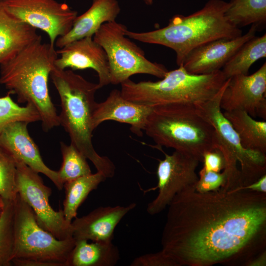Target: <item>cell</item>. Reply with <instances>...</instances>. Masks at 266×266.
<instances>
[{
	"label": "cell",
	"mask_w": 266,
	"mask_h": 266,
	"mask_svg": "<svg viewBox=\"0 0 266 266\" xmlns=\"http://www.w3.org/2000/svg\"><path fill=\"white\" fill-rule=\"evenodd\" d=\"M16 172L15 160L0 146V198L3 200H14L17 196Z\"/></svg>",
	"instance_id": "obj_29"
},
{
	"label": "cell",
	"mask_w": 266,
	"mask_h": 266,
	"mask_svg": "<svg viewBox=\"0 0 266 266\" xmlns=\"http://www.w3.org/2000/svg\"><path fill=\"white\" fill-rule=\"evenodd\" d=\"M144 131L157 148H171L200 162L203 154L214 148L216 138L213 126L190 103L153 107Z\"/></svg>",
	"instance_id": "obj_5"
},
{
	"label": "cell",
	"mask_w": 266,
	"mask_h": 266,
	"mask_svg": "<svg viewBox=\"0 0 266 266\" xmlns=\"http://www.w3.org/2000/svg\"><path fill=\"white\" fill-rule=\"evenodd\" d=\"M75 240L66 266H114L120 260L118 248L112 241Z\"/></svg>",
	"instance_id": "obj_21"
},
{
	"label": "cell",
	"mask_w": 266,
	"mask_h": 266,
	"mask_svg": "<svg viewBox=\"0 0 266 266\" xmlns=\"http://www.w3.org/2000/svg\"><path fill=\"white\" fill-rule=\"evenodd\" d=\"M227 78L221 70L207 74L188 72L182 66L168 71L161 80L121 83V93L133 103L153 107L172 103L196 104L214 97Z\"/></svg>",
	"instance_id": "obj_6"
},
{
	"label": "cell",
	"mask_w": 266,
	"mask_h": 266,
	"mask_svg": "<svg viewBox=\"0 0 266 266\" xmlns=\"http://www.w3.org/2000/svg\"><path fill=\"white\" fill-rule=\"evenodd\" d=\"M225 83L212 98L195 104L200 114L214 127L216 132L214 147L224 155L226 174L225 186H246L266 174V154L244 148L236 132L224 116L220 101Z\"/></svg>",
	"instance_id": "obj_7"
},
{
	"label": "cell",
	"mask_w": 266,
	"mask_h": 266,
	"mask_svg": "<svg viewBox=\"0 0 266 266\" xmlns=\"http://www.w3.org/2000/svg\"><path fill=\"white\" fill-rule=\"evenodd\" d=\"M152 108L128 100L120 91L114 89L104 101L97 103L93 112V126L95 129L103 122L113 120L130 125L132 132L141 136Z\"/></svg>",
	"instance_id": "obj_18"
},
{
	"label": "cell",
	"mask_w": 266,
	"mask_h": 266,
	"mask_svg": "<svg viewBox=\"0 0 266 266\" xmlns=\"http://www.w3.org/2000/svg\"><path fill=\"white\" fill-rule=\"evenodd\" d=\"M63 162L57 171L61 182H65L92 173L87 159L74 145L60 142Z\"/></svg>",
	"instance_id": "obj_26"
},
{
	"label": "cell",
	"mask_w": 266,
	"mask_h": 266,
	"mask_svg": "<svg viewBox=\"0 0 266 266\" xmlns=\"http://www.w3.org/2000/svg\"><path fill=\"white\" fill-rule=\"evenodd\" d=\"M203 166L205 170L220 172L226 166L225 160L221 151L216 147L205 152L202 157Z\"/></svg>",
	"instance_id": "obj_32"
},
{
	"label": "cell",
	"mask_w": 266,
	"mask_h": 266,
	"mask_svg": "<svg viewBox=\"0 0 266 266\" xmlns=\"http://www.w3.org/2000/svg\"><path fill=\"white\" fill-rule=\"evenodd\" d=\"M120 10L117 0H93L90 7L76 17L69 32L56 39V46L60 48L72 41L93 36L103 24L116 21Z\"/></svg>",
	"instance_id": "obj_19"
},
{
	"label": "cell",
	"mask_w": 266,
	"mask_h": 266,
	"mask_svg": "<svg viewBox=\"0 0 266 266\" xmlns=\"http://www.w3.org/2000/svg\"><path fill=\"white\" fill-rule=\"evenodd\" d=\"M8 92L4 97H0V134L10 124L16 122L28 123L40 121V115L35 107L27 103L21 106L12 99Z\"/></svg>",
	"instance_id": "obj_28"
},
{
	"label": "cell",
	"mask_w": 266,
	"mask_h": 266,
	"mask_svg": "<svg viewBox=\"0 0 266 266\" xmlns=\"http://www.w3.org/2000/svg\"><path fill=\"white\" fill-rule=\"evenodd\" d=\"M131 266H177L175 262L162 250L146 254L134 259Z\"/></svg>",
	"instance_id": "obj_31"
},
{
	"label": "cell",
	"mask_w": 266,
	"mask_h": 266,
	"mask_svg": "<svg viewBox=\"0 0 266 266\" xmlns=\"http://www.w3.org/2000/svg\"><path fill=\"white\" fill-rule=\"evenodd\" d=\"M266 63L251 75L227 79L220 101L225 111L243 110L253 118L266 119Z\"/></svg>",
	"instance_id": "obj_13"
},
{
	"label": "cell",
	"mask_w": 266,
	"mask_h": 266,
	"mask_svg": "<svg viewBox=\"0 0 266 266\" xmlns=\"http://www.w3.org/2000/svg\"><path fill=\"white\" fill-rule=\"evenodd\" d=\"M15 162L17 193L32 208L38 224L58 239L72 237L71 223L66 221L63 209L56 211L49 203L51 188L38 173L20 160Z\"/></svg>",
	"instance_id": "obj_10"
},
{
	"label": "cell",
	"mask_w": 266,
	"mask_h": 266,
	"mask_svg": "<svg viewBox=\"0 0 266 266\" xmlns=\"http://www.w3.org/2000/svg\"><path fill=\"white\" fill-rule=\"evenodd\" d=\"M195 187L167 206L162 250L177 266H245L266 250V193Z\"/></svg>",
	"instance_id": "obj_1"
},
{
	"label": "cell",
	"mask_w": 266,
	"mask_h": 266,
	"mask_svg": "<svg viewBox=\"0 0 266 266\" xmlns=\"http://www.w3.org/2000/svg\"><path fill=\"white\" fill-rule=\"evenodd\" d=\"M238 189H247L258 193H266V174L263 175L258 180L250 184Z\"/></svg>",
	"instance_id": "obj_33"
},
{
	"label": "cell",
	"mask_w": 266,
	"mask_h": 266,
	"mask_svg": "<svg viewBox=\"0 0 266 266\" xmlns=\"http://www.w3.org/2000/svg\"><path fill=\"white\" fill-rule=\"evenodd\" d=\"M93 36L72 41L56 50L60 56L55 61L56 68H70L72 70L91 68L99 77L100 88L110 84L108 61L103 48L96 42Z\"/></svg>",
	"instance_id": "obj_14"
},
{
	"label": "cell",
	"mask_w": 266,
	"mask_h": 266,
	"mask_svg": "<svg viewBox=\"0 0 266 266\" xmlns=\"http://www.w3.org/2000/svg\"><path fill=\"white\" fill-rule=\"evenodd\" d=\"M223 113L236 132L244 148L266 154L265 121H257L243 110Z\"/></svg>",
	"instance_id": "obj_22"
},
{
	"label": "cell",
	"mask_w": 266,
	"mask_h": 266,
	"mask_svg": "<svg viewBox=\"0 0 266 266\" xmlns=\"http://www.w3.org/2000/svg\"><path fill=\"white\" fill-rule=\"evenodd\" d=\"M50 76L60 99V125L68 134L70 143L93 164L97 171L106 178L113 177L115 165L107 157L99 155L92 143L93 115L97 103L95 96L100 89L98 84L70 69L55 68Z\"/></svg>",
	"instance_id": "obj_3"
},
{
	"label": "cell",
	"mask_w": 266,
	"mask_h": 266,
	"mask_svg": "<svg viewBox=\"0 0 266 266\" xmlns=\"http://www.w3.org/2000/svg\"><path fill=\"white\" fill-rule=\"evenodd\" d=\"M164 154L157 170L158 182L155 188L159 189L158 194L146 208L151 215L162 212L178 193L196 186L199 179L196 169L200 162L197 159L177 150L171 155Z\"/></svg>",
	"instance_id": "obj_12"
},
{
	"label": "cell",
	"mask_w": 266,
	"mask_h": 266,
	"mask_svg": "<svg viewBox=\"0 0 266 266\" xmlns=\"http://www.w3.org/2000/svg\"><path fill=\"white\" fill-rule=\"evenodd\" d=\"M3 200L0 214V266L12 264L14 247V200Z\"/></svg>",
	"instance_id": "obj_27"
},
{
	"label": "cell",
	"mask_w": 266,
	"mask_h": 266,
	"mask_svg": "<svg viewBox=\"0 0 266 266\" xmlns=\"http://www.w3.org/2000/svg\"><path fill=\"white\" fill-rule=\"evenodd\" d=\"M106 178L101 173L81 176L65 182V198L63 202V213L66 221L71 224L76 217L79 206L87 198L89 194L96 189L99 185Z\"/></svg>",
	"instance_id": "obj_23"
},
{
	"label": "cell",
	"mask_w": 266,
	"mask_h": 266,
	"mask_svg": "<svg viewBox=\"0 0 266 266\" xmlns=\"http://www.w3.org/2000/svg\"><path fill=\"white\" fill-rule=\"evenodd\" d=\"M75 243L73 236L60 240L42 229L32 208L17 194L14 203L12 264L17 266H66Z\"/></svg>",
	"instance_id": "obj_8"
},
{
	"label": "cell",
	"mask_w": 266,
	"mask_h": 266,
	"mask_svg": "<svg viewBox=\"0 0 266 266\" xmlns=\"http://www.w3.org/2000/svg\"><path fill=\"white\" fill-rule=\"evenodd\" d=\"M225 15L238 28L253 25L260 30L266 24V0H230Z\"/></svg>",
	"instance_id": "obj_25"
},
{
	"label": "cell",
	"mask_w": 266,
	"mask_h": 266,
	"mask_svg": "<svg viewBox=\"0 0 266 266\" xmlns=\"http://www.w3.org/2000/svg\"><path fill=\"white\" fill-rule=\"evenodd\" d=\"M257 27L251 25L244 34L233 38H220L201 45L191 51L182 66L189 73L207 74L220 70L238 49L256 36Z\"/></svg>",
	"instance_id": "obj_15"
},
{
	"label": "cell",
	"mask_w": 266,
	"mask_h": 266,
	"mask_svg": "<svg viewBox=\"0 0 266 266\" xmlns=\"http://www.w3.org/2000/svg\"><path fill=\"white\" fill-rule=\"evenodd\" d=\"M266 57V34L255 36L245 42L222 68L227 79L238 75H248L251 66Z\"/></svg>",
	"instance_id": "obj_24"
},
{
	"label": "cell",
	"mask_w": 266,
	"mask_h": 266,
	"mask_svg": "<svg viewBox=\"0 0 266 266\" xmlns=\"http://www.w3.org/2000/svg\"><path fill=\"white\" fill-rule=\"evenodd\" d=\"M16 122L7 126L0 134V146L15 160H20L37 173L47 176L59 190L64 188L57 171L48 167L44 163L38 146L30 135L28 124Z\"/></svg>",
	"instance_id": "obj_16"
},
{
	"label": "cell",
	"mask_w": 266,
	"mask_h": 266,
	"mask_svg": "<svg viewBox=\"0 0 266 266\" xmlns=\"http://www.w3.org/2000/svg\"><path fill=\"white\" fill-rule=\"evenodd\" d=\"M127 27L116 21L103 24L93 36L105 51L110 83L121 84L136 74L162 78L168 72L163 65L148 60L143 51L125 35Z\"/></svg>",
	"instance_id": "obj_9"
},
{
	"label": "cell",
	"mask_w": 266,
	"mask_h": 266,
	"mask_svg": "<svg viewBox=\"0 0 266 266\" xmlns=\"http://www.w3.org/2000/svg\"><path fill=\"white\" fill-rule=\"evenodd\" d=\"M266 250L262 252L248 262L245 266H266Z\"/></svg>",
	"instance_id": "obj_34"
},
{
	"label": "cell",
	"mask_w": 266,
	"mask_h": 266,
	"mask_svg": "<svg viewBox=\"0 0 266 266\" xmlns=\"http://www.w3.org/2000/svg\"><path fill=\"white\" fill-rule=\"evenodd\" d=\"M136 206H100L89 214L76 217L71 222L72 236L75 240L112 241L115 229L121 220Z\"/></svg>",
	"instance_id": "obj_17"
},
{
	"label": "cell",
	"mask_w": 266,
	"mask_h": 266,
	"mask_svg": "<svg viewBox=\"0 0 266 266\" xmlns=\"http://www.w3.org/2000/svg\"><path fill=\"white\" fill-rule=\"evenodd\" d=\"M199 174L195 189L200 193L217 191L224 187L226 182V175L223 171L217 172L202 168Z\"/></svg>",
	"instance_id": "obj_30"
},
{
	"label": "cell",
	"mask_w": 266,
	"mask_h": 266,
	"mask_svg": "<svg viewBox=\"0 0 266 266\" xmlns=\"http://www.w3.org/2000/svg\"><path fill=\"white\" fill-rule=\"evenodd\" d=\"M6 11L17 19L47 33L54 46L56 39L71 30L78 16L67 4L56 0H2Z\"/></svg>",
	"instance_id": "obj_11"
},
{
	"label": "cell",
	"mask_w": 266,
	"mask_h": 266,
	"mask_svg": "<svg viewBox=\"0 0 266 266\" xmlns=\"http://www.w3.org/2000/svg\"><path fill=\"white\" fill-rule=\"evenodd\" d=\"M143 0L148 5H152L153 2V0Z\"/></svg>",
	"instance_id": "obj_35"
},
{
	"label": "cell",
	"mask_w": 266,
	"mask_h": 266,
	"mask_svg": "<svg viewBox=\"0 0 266 266\" xmlns=\"http://www.w3.org/2000/svg\"><path fill=\"white\" fill-rule=\"evenodd\" d=\"M41 38L35 28L8 13L0 0V64Z\"/></svg>",
	"instance_id": "obj_20"
},
{
	"label": "cell",
	"mask_w": 266,
	"mask_h": 266,
	"mask_svg": "<svg viewBox=\"0 0 266 266\" xmlns=\"http://www.w3.org/2000/svg\"><path fill=\"white\" fill-rule=\"evenodd\" d=\"M3 206V200L2 198H0V214L1 211Z\"/></svg>",
	"instance_id": "obj_36"
},
{
	"label": "cell",
	"mask_w": 266,
	"mask_h": 266,
	"mask_svg": "<svg viewBox=\"0 0 266 266\" xmlns=\"http://www.w3.org/2000/svg\"><path fill=\"white\" fill-rule=\"evenodd\" d=\"M228 2L209 0L200 10L188 16L176 14L166 27L146 32L126 30L125 35L139 42L158 44L172 49L178 66L196 48L220 38H233L242 34L226 18Z\"/></svg>",
	"instance_id": "obj_4"
},
{
	"label": "cell",
	"mask_w": 266,
	"mask_h": 266,
	"mask_svg": "<svg viewBox=\"0 0 266 266\" xmlns=\"http://www.w3.org/2000/svg\"><path fill=\"white\" fill-rule=\"evenodd\" d=\"M57 57L54 46L42 43L41 38L0 64V84L17 96L18 102L35 107L45 132L60 125L48 87Z\"/></svg>",
	"instance_id": "obj_2"
}]
</instances>
